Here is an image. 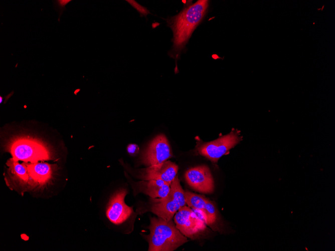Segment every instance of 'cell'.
<instances>
[{"label": "cell", "instance_id": "obj_1", "mask_svg": "<svg viewBox=\"0 0 335 251\" xmlns=\"http://www.w3.org/2000/svg\"><path fill=\"white\" fill-rule=\"evenodd\" d=\"M209 6V1L199 0L193 4L185 6L176 16L167 18L168 26L173 33V46L168 54L176 62L193 32L204 19Z\"/></svg>", "mask_w": 335, "mask_h": 251}, {"label": "cell", "instance_id": "obj_17", "mask_svg": "<svg viewBox=\"0 0 335 251\" xmlns=\"http://www.w3.org/2000/svg\"><path fill=\"white\" fill-rule=\"evenodd\" d=\"M2 99H3V98L1 96V97H0V103H2Z\"/></svg>", "mask_w": 335, "mask_h": 251}, {"label": "cell", "instance_id": "obj_3", "mask_svg": "<svg viewBox=\"0 0 335 251\" xmlns=\"http://www.w3.org/2000/svg\"><path fill=\"white\" fill-rule=\"evenodd\" d=\"M196 151L214 163H217L223 155L228 154L242 139L240 131L233 129L228 134L210 141L204 142L196 137Z\"/></svg>", "mask_w": 335, "mask_h": 251}, {"label": "cell", "instance_id": "obj_15", "mask_svg": "<svg viewBox=\"0 0 335 251\" xmlns=\"http://www.w3.org/2000/svg\"><path fill=\"white\" fill-rule=\"evenodd\" d=\"M7 164L15 178L22 182L29 181V176L26 163L21 164L11 158L8 161Z\"/></svg>", "mask_w": 335, "mask_h": 251}, {"label": "cell", "instance_id": "obj_9", "mask_svg": "<svg viewBox=\"0 0 335 251\" xmlns=\"http://www.w3.org/2000/svg\"><path fill=\"white\" fill-rule=\"evenodd\" d=\"M127 191L121 189L116 192L110 199L106 210V215L111 222L115 224L125 221L133 212L132 207L124 202Z\"/></svg>", "mask_w": 335, "mask_h": 251}, {"label": "cell", "instance_id": "obj_10", "mask_svg": "<svg viewBox=\"0 0 335 251\" xmlns=\"http://www.w3.org/2000/svg\"><path fill=\"white\" fill-rule=\"evenodd\" d=\"M178 169L176 163L167 160L142 169L139 178L143 180L160 179L171 184L177 176Z\"/></svg>", "mask_w": 335, "mask_h": 251}, {"label": "cell", "instance_id": "obj_5", "mask_svg": "<svg viewBox=\"0 0 335 251\" xmlns=\"http://www.w3.org/2000/svg\"><path fill=\"white\" fill-rule=\"evenodd\" d=\"M10 150L13 159L16 161L38 162L48 160L50 153L47 147L35 139L21 138L12 142Z\"/></svg>", "mask_w": 335, "mask_h": 251}, {"label": "cell", "instance_id": "obj_4", "mask_svg": "<svg viewBox=\"0 0 335 251\" xmlns=\"http://www.w3.org/2000/svg\"><path fill=\"white\" fill-rule=\"evenodd\" d=\"M182 188L177 175L170 185L168 195L163 198H152L153 204L150 211L158 217L166 220L172 219L175 213L187 203Z\"/></svg>", "mask_w": 335, "mask_h": 251}, {"label": "cell", "instance_id": "obj_14", "mask_svg": "<svg viewBox=\"0 0 335 251\" xmlns=\"http://www.w3.org/2000/svg\"><path fill=\"white\" fill-rule=\"evenodd\" d=\"M195 212L207 225L216 229L215 225L217 222L218 214L214 204L211 201L207 198L205 210L203 213Z\"/></svg>", "mask_w": 335, "mask_h": 251}, {"label": "cell", "instance_id": "obj_12", "mask_svg": "<svg viewBox=\"0 0 335 251\" xmlns=\"http://www.w3.org/2000/svg\"><path fill=\"white\" fill-rule=\"evenodd\" d=\"M29 180L35 183L43 184L51 177L52 169L51 165L45 162L26 163Z\"/></svg>", "mask_w": 335, "mask_h": 251}, {"label": "cell", "instance_id": "obj_2", "mask_svg": "<svg viewBox=\"0 0 335 251\" xmlns=\"http://www.w3.org/2000/svg\"><path fill=\"white\" fill-rule=\"evenodd\" d=\"M148 228V251H173L188 241L172 219L151 217Z\"/></svg>", "mask_w": 335, "mask_h": 251}, {"label": "cell", "instance_id": "obj_16", "mask_svg": "<svg viewBox=\"0 0 335 251\" xmlns=\"http://www.w3.org/2000/svg\"><path fill=\"white\" fill-rule=\"evenodd\" d=\"M128 152L131 154H135L138 151V147L135 144H130L127 147Z\"/></svg>", "mask_w": 335, "mask_h": 251}, {"label": "cell", "instance_id": "obj_11", "mask_svg": "<svg viewBox=\"0 0 335 251\" xmlns=\"http://www.w3.org/2000/svg\"><path fill=\"white\" fill-rule=\"evenodd\" d=\"M170 185L162 180L152 179L137 183V187L139 192L151 198H163L169 193Z\"/></svg>", "mask_w": 335, "mask_h": 251}, {"label": "cell", "instance_id": "obj_6", "mask_svg": "<svg viewBox=\"0 0 335 251\" xmlns=\"http://www.w3.org/2000/svg\"><path fill=\"white\" fill-rule=\"evenodd\" d=\"M177 228L187 237L195 239L206 229V224L189 206L181 207L175 213Z\"/></svg>", "mask_w": 335, "mask_h": 251}, {"label": "cell", "instance_id": "obj_8", "mask_svg": "<svg viewBox=\"0 0 335 251\" xmlns=\"http://www.w3.org/2000/svg\"><path fill=\"white\" fill-rule=\"evenodd\" d=\"M185 177L189 186L198 192L211 194L214 191L212 174L209 168L205 165L189 169L185 173Z\"/></svg>", "mask_w": 335, "mask_h": 251}, {"label": "cell", "instance_id": "obj_7", "mask_svg": "<svg viewBox=\"0 0 335 251\" xmlns=\"http://www.w3.org/2000/svg\"><path fill=\"white\" fill-rule=\"evenodd\" d=\"M173 156L169 142L163 134L154 137L143 153L141 161L147 166H151L167 161Z\"/></svg>", "mask_w": 335, "mask_h": 251}, {"label": "cell", "instance_id": "obj_13", "mask_svg": "<svg viewBox=\"0 0 335 251\" xmlns=\"http://www.w3.org/2000/svg\"><path fill=\"white\" fill-rule=\"evenodd\" d=\"M184 196L187 204L194 211L203 213L207 198L190 191H185Z\"/></svg>", "mask_w": 335, "mask_h": 251}]
</instances>
